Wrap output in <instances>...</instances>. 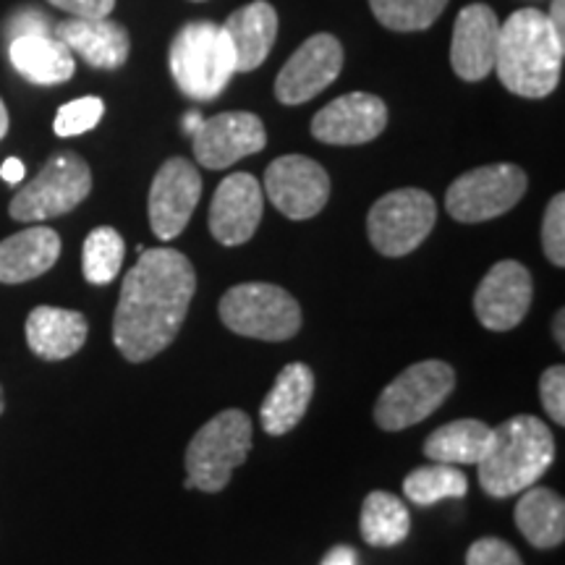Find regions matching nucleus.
<instances>
[{
	"label": "nucleus",
	"instance_id": "nucleus-1",
	"mask_svg": "<svg viewBox=\"0 0 565 565\" xmlns=\"http://www.w3.org/2000/svg\"><path fill=\"white\" fill-rule=\"evenodd\" d=\"M196 291V273L186 254L145 249L124 278L113 317V343L126 362H150L175 341Z\"/></svg>",
	"mask_w": 565,
	"mask_h": 565
},
{
	"label": "nucleus",
	"instance_id": "nucleus-2",
	"mask_svg": "<svg viewBox=\"0 0 565 565\" xmlns=\"http://www.w3.org/2000/svg\"><path fill=\"white\" fill-rule=\"evenodd\" d=\"M565 38L555 32L540 9L513 11L500 21V42L494 71L508 92L540 100L561 82Z\"/></svg>",
	"mask_w": 565,
	"mask_h": 565
},
{
	"label": "nucleus",
	"instance_id": "nucleus-3",
	"mask_svg": "<svg viewBox=\"0 0 565 565\" xmlns=\"http://www.w3.org/2000/svg\"><path fill=\"white\" fill-rule=\"evenodd\" d=\"M555 461V437L536 416H513L492 429V443L477 463L479 484L492 498H511L532 487Z\"/></svg>",
	"mask_w": 565,
	"mask_h": 565
},
{
	"label": "nucleus",
	"instance_id": "nucleus-4",
	"mask_svg": "<svg viewBox=\"0 0 565 565\" xmlns=\"http://www.w3.org/2000/svg\"><path fill=\"white\" fill-rule=\"evenodd\" d=\"M171 74L192 100H215L236 74V58L223 26L212 21H189L171 45Z\"/></svg>",
	"mask_w": 565,
	"mask_h": 565
},
{
	"label": "nucleus",
	"instance_id": "nucleus-5",
	"mask_svg": "<svg viewBox=\"0 0 565 565\" xmlns=\"http://www.w3.org/2000/svg\"><path fill=\"white\" fill-rule=\"evenodd\" d=\"M252 419L238 408H225L204 424L186 448V490L221 492L252 450Z\"/></svg>",
	"mask_w": 565,
	"mask_h": 565
},
{
	"label": "nucleus",
	"instance_id": "nucleus-6",
	"mask_svg": "<svg viewBox=\"0 0 565 565\" xmlns=\"http://www.w3.org/2000/svg\"><path fill=\"white\" fill-rule=\"evenodd\" d=\"M456 387L454 366L440 359H424L398 374L380 393L374 404V422L385 433H401L435 414Z\"/></svg>",
	"mask_w": 565,
	"mask_h": 565
},
{
	"label": "nucleus",
	"instance_id": "nucleus-7",
	"mask_svg": "<svg viewBox=\"0 0 565 565\" xmlns=\"http://www.w3.org/2000/svg\"><path fill=\"white\" fill-rule=\"evenodd\" d=\"M217 312L225 328L257 341H288L301 328L299 301L273 282L233 286L221 299Z\"/></svg>",
	"mask_w": 565,
	"mask_h": 565
},
{
	"label": "nucleus",
	"instance_id": "nucleus-8",
	"mask_svg": "<svg viewBox=\"0 0 565 565\" xmlns=\"http://www.w3.org/2000/svg\"><path fill=\"white\" fill-rule=\"evenodd\" d=\"M92 192V171L76 152H55L40 173L19 189L9 204V215L19 223H42L66 215L87 200Z\"/></svg>",
	"mask_w": 565,
	"mask_h": 565
},
{
	"label": "nucleus",
	"instance_id": "nucleus-9",
	"mask_svg": "<svg viewBox=\"0 0 565 565\" xmlns=\"http://www.w3.org/2000/svg\"><path fill=\"white\" fill-rule=\"evenodd\" d=\"M437 221V204L422 189H395L380 196L366 215V233L385 257H406L419 249Z\"/></svg>",
	"mask_w": 565,
	"mask_h": 565
},
{
	"label": "nucleus",
	"instance_id": "nucleus-10",
	"mask_svg": "<svg viewBox=\"0 0 565 565\" xmlns=\"http://www.w3.org/2000/svg\"><path fill=\"white\" fill-rule=\"evenodd\" d=\"M529 179L519 166L498 162L458 175L445 192V207L458 223H484L505 215L526 194Z\"/></svg>",
	"mask_w": 565,
	"mask_h": 565
},
{
	"label": "nucleus",
	"instance_id": "nucleus-11",
	"mask_svg": "<svg viewBox=\"0 0 565 565\" xmlns=\"http://www.w3.org/2000/svg\"><path fill=\"white\" fill-rule=\"evenodd\" d=\"M265 192L286 217L309 221L330 200V175L312 158L282 154L267 166Z\"/></svg>",
	"mask_w": 565,
	"mask_h": 565
},
{
	"label": "nucleus",
	"instance_id": "nucleus-12",
	"mask_svg": "<svg viewBox=\"0 0 565 565\" xmlns=\"http://www.w3.org/2000/svg\"><path fill=\"white\" fill-rule=\"evenodd\" d=\"M202 200V175L186 158L166 160L150 186V225L162 242L181 236Z\"/></svg>",
	"mask_w": 565,
	"mask_h": 565
},
{
	"label": "nucleus",
	"instance_id": "nucleus-13",
	"mask_svg": "<svg viewBox=\"0 0 565 565\" xmlns=\"http://www.w3.org/2000/svg\"><path fill=\"white\" fill-rule=\"evenodd\" d=\"M343 68V47L333 34H312L275 79V97L282 105H303L328 89Z\"/></svg>",
	"mask_w": 565,
	"mask_h": 565
},
{
	"label": "nucleus",
	"instance_id": "nucleus-14",
	"mask_svg": "<svg viewBox=\"0 0 565 565\" xmlns=\"http://www.w3.org/2000/svg\"><path fill=\"white\" fill-rule=\"evenodd\" d=\"M194 158L202 168L223 171L233 162L265 150L267 131L263 118L246 110H228L202 121L194 134Z\"/></svg>",
	"mask_w": 565,
	"mask_h": 565
},
{
	"label": "nucleus",
	"instance_id": "nucleus-15",
	"mask_svg": "<svg viewBox=\"0 0 565 565\" xmlns=\"http://www.w3.org/2000/svg\"><path fill=\"white\" fill-rule=\"evenodd\" d=\"M532 273L515 259H503L484 275L475 294L479 322L494 333H505L524 320L532 307Z\"/></svg>",
	"mask_w": 565,
	"mask_h": 565
},
{
	"label": "nucleus",
	"instance_id": "nucleus-16",
	"mask_svg": "<svg viewBox=\"0 0 565 565\" xmlns=\"http://www.w3.org/2000/svg\"><path fill=\"white\" fill-rule=\"evenodd\" d=\"M387 126V105L370 92L335 97L312 118V134L322 145L353 147L377 139Z\"/></svg>",
	"mask_w": 565,
	"mask_h": 565
},
{
	"label": "nucleus",
	"instance_id": "nucleus-17",
	"mask_svg": "<svg viewBox=\"0 0 565 565\" xmlns=\"http://www.w3.org/2000/svg\"><path fill=\"white\" fill-rule=\"evenodd\" d=\"M263 186L252 173H231L215 189L210 204V231L223 246H242L263 221Z\"/></svg>",
	"mask_w": 565,
	"mask_h": 565
},
{
	"label": "nucleus",
	"instance_id": "nucleus-18",
	"mask_svg": "<svg viewBox=\"0 0 565 565\" xmlns=\"http://www.w3.org/2000/svg\"><path fill=\"white\" fill-rule=\"evenodd\" d=\"M500 19L487 3H471L456 17L450 66L463 82H482L494 71Z\"/></svg>",
	"mask_w": 565,
	"mask_h": 565
},
{
	"label": "nucleus",
	"instance_id": "nucleus-19",
	"mask_svg": "<svg viewBox=\"0 0 565 565\" xmlns=\"http://www.w3.org/2000/svg\"><path fill=\"white\" fill-rule=\"evenodd\" d=\"M55 38L66 42L68 51L87 61L92 68H121L131 51L129 30L110 17L61 21L55 26Z\"/></svg>",
	"mask_w": 565,
	"mask_h": 565
},
{
	"label": "nucleus",
	"instance_id": "nucleus-20",
	"mask_svg": "<svg viewBox=\"0 0 565 565\" xmlns=\"http://www.w3.org/2000/svg\"><path fill=\"white\" fill-rule=\"evenodd\" d=\"M26 345L45 362H63L87 343L89 322L82 312L58 307H38L26 317Z\"/></svg>",
	"mask_w": 565,
	"mask_h": 565
},
{
	"label": "nucleus",
	"instance_id": "nucleus-21",
	"mask_svg": "<svg viewBox=\"0 0 565 565\" xmlns=\"http://www.w3.org/2000/svg\"><path fill=\"white\" fill-rule=\"evenodd\" d=\"M236 58V71H254L263 66L278 38V11L267 0H252L233 11L223 24Z\"/></svg>",
	"mask_w": 565,
	"mask_h": 565
},
{
	"label": "nucleus",
	"instance_id": "nucleus-22",
	"mask_svg": "<svg viewBox=\"0 0 565 565\" xmlns=\"http://www.w3.org/2000/svg\"><path fill=\"white\" fill-rule=\"evenodd\" d=\"M61 236L47 225H32V228L13 233L0 242V282L17 286L40 278L58 263Z\"/></svg>",
	"mask_w": 565,
	"mask_h": 565
},
{
	"label": "nucleus",
	"instance_id": "nucleus-23",
	"mask_svg": "<svg viewBox=\"0 0 565 565\" xmlns=\"http://www.w3.org/2000/svg\"><path fill=\"white\" fill-rule=\"evenodd\" d=\"M315 395V372L307 364L294 362L282 366L273 391L265 395L259 419L267 435H288L303 419Z\"/></svg>",
	"mask_w": 565,
	"mask_h": 565
},
{
	"label": "nucleus",
	"instance_id": "nucleus-24",
	"mask_svg": "<svg viewBox=\"0 0 565 565\" xmlns=\"http://www.w3.org/2000/svg\"><path fill=\"white\" fill-rule=\"evenodd\" d=\"M9 58L26 82L40 84V87L68 82L76 71L74 53L68 51L66 42H61L51 32L13 38L9 45Z\"/></svg>",
	"mask_w": 565,
	"mask_h": 565
},
{
	"label": "nucleus",
	"instance_id": "nucleus-25",
	"mask_svg": "<svg viewBox=\"0 0 565 565\" xmlns=\"http://www.w3.org/2000/svg\"><path fill=\"white\" fill-rule=\"evenodd\" d=\"M515 526L524 540L536 550H553L565 540V503L547 487H534L524 492L515 505Z\"/></svg>",
	"mask_w": 565,
	"mask_h": 565
},
{
	"label": "nucleus",
	"instance_id": "nucleus-26",
	"mask_svg": "<svg viewBox=\"0 0 565 565\" xmlns=\"http://www.w3.org/2000/svg\"><path fill=\"white\" fill-rule=\"evenodd\" d=\"M492 443V427L479 419H456L437 427L424 443L429 461L450 466H477Z\"/></svg>",
	"mask_w": 565,
	"mask_h": 565
},
{
	"label": "nucleus",
	"instance_id": "nucleus-27",
	"mask_svg": "<svg viewBox=\"0 0 565 565\" xmlns=\"http://www.w3.org/2000/svg\"><path fill=\"white\" fill-rule=\"evenodd\" d=\"M359 529L366 545L372 547H395L412 532V515L404 500L391 492H370L364 498Z\"/></svg>",
	"mask_w": 565,
	"mask_h": 565
},
{
	"label": "nucleus",
	"instance_id": "nucleus-28",
	"mask_svg": "<svg viewBox=\"0 0 565 565\" xmlns=\"http://www.w3.org/2000/svg\"><path fill=\"white\" fill-rule=\"evenodd\" d=\"M404 492L414 505H435L445 498H463L469 492V479L461 469L450 463L433 461L422 469H414L404 479Z\"/></svg>",
	"mask_w": 565,
	"mask_h": 565
},
{
	"label": "nucleus",
	"instance_id": "nucleus-29",
	"mask_svg": "<svg viewBox=\"0 0 565 565\" xmlns=\"http://www.w3.org/2000/svg\"><path fill=\"white\" fill-rule=\"evenodd\" d=\"M126 257L124 236L110 225H100L84 238L82 249V270L92 286H108V282L121 273Z\"/></svg>",
	"mask_w": 565,
	"mask_h": 565
},
{
	"label": "nucleus",
	"instance_id": "nucleus-30",
	"mask_svg": "<svg viewBox=\"0 0 565 565\" xmlns=\"http://www.w3.org/2000/svg\"><path fill=\"white\" fill-rule=\"evenodd\" d=\"M370 6L385 30L422 32L440 19L448 0H370Z\"/></svg>",
	"mask_w": 565,
	"mask_h": 565
},
{
	"label": "nucleus",
	"instance_id": "nucleus-31",
	"mask_svg": "<svg viewBox=\"0 0 565 565\" xmlns=\"http://www.w3.org/2000/svg\"><path fill=\"white\" fill-rule=\"evenodd\" d=\"M105 113V103L100 97H79V100H71L61 105L58 116L53 121L55 137H79V134H87L100 124Z\"/></svg>",
	"mask_w": 565,
	"mask_h": 565
},
{
	"label": "nucleus",
	"instance_id": "nucleus-32",
	"mask_svg": "<svg viewBox=\"0 0 565 565\" xmlns=\"http://www.w3.org/2000/svg\"><path fill=\"white\" fill-rule=\"evenodd\" d=\"M542 246L555 267L565 265V196L555 194L542 221Z\"/></svg>",
	"mask_w": 565,
	"mask_h": 565
},
{
	"label": "nucleus",
	"instance_id": "nucleus-33",
	"mask_svg": "<svg viewBox=\"0 0 565 565\" xmlns=\"http://www.w3.org/2000/svg\"><path fill=\"white\" fill-rule=\"evenodd\" d=\"M466 565H524V561L505 540L484 536L466 550Z\"/></svg>",
	"mask_w": 565,
	"mask_h": 565
},
{
	"label": "nucleus",
	"instance_id": "nucleus-34",
	"mask_svg": "<svg viewBox=\"0 0 565 565\" xmlns=\"http://www.w3.org/2000/svg\"><path fill=\"white\" fill-rule=\"evenodd\" d=\"M542 406L555 424H565V366H550L540 380Z\"/></svg>",
	"mask_w": 565,
	"mask_h": 565
},
{
	"label": "nucleus",
	"instance_id": "nucleus-35",
	"mask_svg": "<svg viewBox=\"0 0 565 565\" xmlns=\"http://www.w3.org/2000/svg\"><path fill=\"white\" fill-rule=\"evenodd\" d=\"M47 3L71 13L74 19H105L116 9V0H47Z\"/></svg>",
	"mask_w": 565,
	"mask_h": 565
},
{
	"label": "nucleus",
	"instance_id": "nucleus-36",
	"mask_svg": "<svg viewBox=\"0 0 565 565\" xmlns=\"http://www.w3.org/2000/svg\"><path fill=\"white\" fill-rule=\"evenodd\" d=\"M38 32H51V19H47L45 13L26 9L11 19V40L21 38V34H38Z\"/></svg>",
	"mask_w": 565,
	"mask_h": 565
},
{
	"label": "nucleus",
	"instance_id": "nucleus-37",
	"mask_svg": "<svg viewBox=\"0 0 565 565\" xmlns=\"http://www.w3.org/2000/svg\"><path fill=\"white\" fill-rule=\"evenodd\" d=\"M320 565H359V555L349 545H338L322 557Z\"/></svg>",
	"mask_w": 565,
	"mask_h": 565
},
{
	"label": "nucleus",
	"instance_id": "nucleus-38",
	"mask_svg": "<svg viewBox=\"0 0 565 565\" xmlns=\"http://www.w3.org/2000/svg\"><path fill=\"white\" fill-rule=\"evenodd\" d=\"M24 173H26V168L19 158H9L3 162V168H0V175H3L6 183H21L24 181Z\"/></svg>",
	"mask_w": 565,
	"mask_h": 565
},
{
	"label": "nucleus",
	"instance_id": "nucleus-39",
	"mask_svg": "<svg viewBox=\"0 0 565 565\" xmlns=\"http://www.w3.org/2000/svg\"><path fill=\"white\" fill-rule=\"evenodd\" d=\"M565 0H553V6H550V13H547V19H550V24L555 26V32L561 34V38H565Z\"/></svg>",
	"mask_w": 565,
	"mask_h": 565
},
{
	"label": "nucleus",
	"instance_id": "nucleus-40",
	"mask_svg": "<svg viewBox=\"0 0 565 565\" xmlns=\"http://www.w3.org/2000/svg\"><path fill=\"white\" fill-rule=\"evenodd\" d=\"M563 324H565V312H563V309H557V315H555V322H553V333H555V341H557V345H561V349H565Z\"/></svg>",
	"mask_w": 565,
	"mask_h": 565
},
{
	"label": "nucleus",
	"instance_id": "nucleus-41",
	"mask_svg": "<svg viewBox=\"0 0 565 565\" xmlns=\"http://www.w3.org/2000/svg\"><path fill=\"white\" fill-rule=\"evenodd\" d=\"M204 118L200 116V113H189L186 118H183V129H186V134H194L196 129H200Z\"/></svg>",
	"mask_w": 565,
	"mask_h": 565
},
{
	"label": "nucleus",
	"instance_id": "nucleus-42",
	"mask_svg": "<svg viewBox=\"0 0 565 565\" xmlns=\"http://www.w3.org/2000/svg\"><path fill=\"white\" fill-rule=\"evenodd\" d=\"M9 134V110H6V103L3 97H0V139Z\"/></svg>",
	"mask_w": 565,
	"mask_h": 565
},
{
	"label": "nucleus",
	"instance_id": "nucleus-43",
	"mask_svg": "<svg viewBox=\"0 0 565 565\" xmlns=\"http://www.w3.org/2000/svg\"><path fill=\"white\" fill-rule=\"evenodd\" d=\"M3 408H6V404H3V391H0V414H3Z\"/></svg>",
	"mask_w": 565,
	"mask_h": 565
},
{
	"label": "nucleus",
	"instance_id": "nucleus-44",
	"mask_svg": "<svg viewBox=\"0 0 565 565\" xmlns=\"http://www.w3.org/2000/svg\"><path fill=\"white\" fill-rule=\"evenodd\" d=\"M196 3H204V0H196Z\"/></svg>",
	"mask_w": 565,
	"mask_h": 565
}]
</instances>
